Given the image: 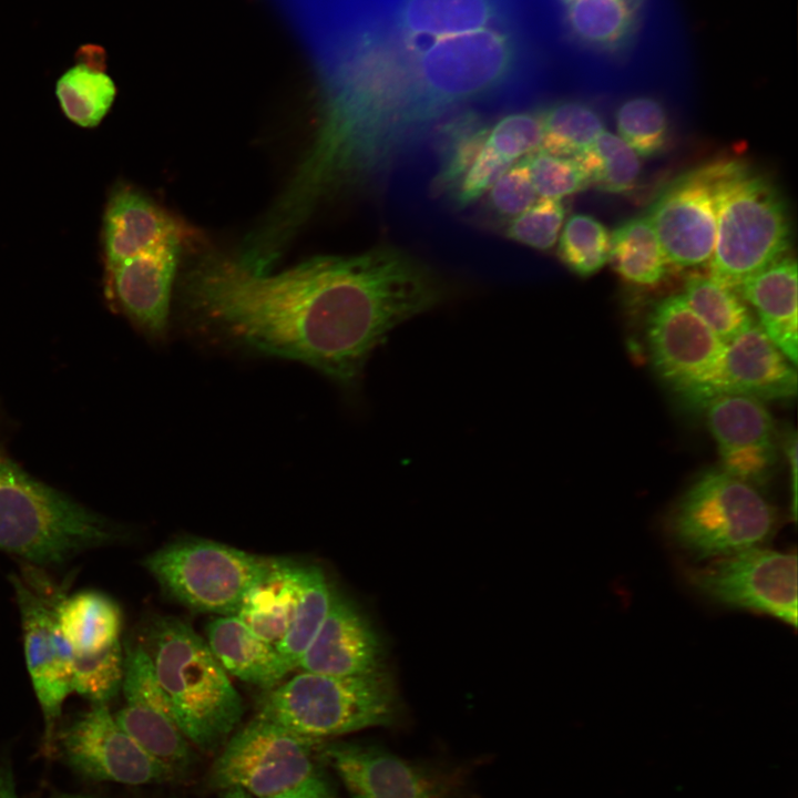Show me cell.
<instances>
[{"label": "cell", "mask_w": 798, "mask_h": 798, "mask_svg": "<svg viewBox=\"0 0 798 798\" xmlns=\"http://www.w3.org/2000/svg\"><path fill=\"white\" fill-rule=\"evenodd\" d=\"M520 45L498 0H401L326 65L313 143L280 194L309 216L344 187L428 157L448 124L524 110Z\"/></svg>", "instance_id": "6da1fadb"}, {"label": "cell", "mask_w": 798, "mask_h": 798, "mask_svg": "<svg viewBox=\"0 0 798 798\" xmlns=\"http://www.w3.org/2000/svg\"><path fill=\"white\" fill-rule=\"evenodd\" d=\"M182 294L232 341L309 365L350 391L389 334L446 295L432 273L390 247L319 256L275 275L207 253L185 274Z\"/></svg>", "instance_id": "7a4b0ae2"}, {"label": "cell", "mask_w": 798, "mask_h": 798, "mask_svg": "<svg viewBox=\"0 0 798 798\" xmlns=\"http://www.w3.org/2000/svg\"><path fill=\"white\" fill-rule=\"evenodd\" d=\"M150 654L173 720L204 753L217 750L235 730L243 702L208 644L191 625L160 616L149 631Z\"/></svg>", "instance_id": "3957f363"}, {"label": "cell", "mask_w": 798, "mask_h": 798, "mask_svg": "<svg viewBox=\"0 0 798 798\" xmlns=\"http://www.w3.org/2000/svg\"><path fill=\"white\" fill-rule=\"evenodd\" d=\"M716 242L710 277L734 289L786 256L790 217L770 178L737 160L714 162Z\"/></svg>", "instance_id": "277c9868"}, {"label": "cell", "mask_w": 798, "mask_h": 798, "mask_svg": "<svg viewBox=\"0 0 798 798\" xmlns=\"http://www.w3.org/2000/svg\"><path fill=\"white\" fill-rule=\"evenodd\" d=\"M115 538L106 518L0 457L1 552L57 565Z\"/></svg>", "instance_id": "5b68a950"}, {"label": "cell", "mask_w": 798, "mask_h": 798, "mask_svg": "<svg viewBox=\"0 0 798 798\" xmlns=\"http://www.w3.org/2000/svg\"><path fill=\"white\" fill-rule=\"evenodd\" d=\"M400 704L388 673L331 676L303 672L266 690L258 716L317 740L376 726H391Z\"/></svg>", "instance_id": "8992f818"}, {"label": "cell", "mask_w": 798, "mask_h": 798, "mask_svg": "<svg viewBox=\"0 0 798 798\" xmlns=\"http://www.w3.org/2000/svg\"><path fill=\"white\" fill-rule=\"evenodd\" d=\"M777 525L775 508L758 489L722 469L697 478L667 519L674 544L696 561L765 546Z\"/></svg>", "instance_id": "52a82bcc"}, {"label": "cell", "mask_w": 798, "mask_h": 798, "mask_svg": "<svg viewBox=\"0 0 798 798\" xmlns=\"http://www.w3.org/2000/svg\"><path fill=\"white\" fill-rule=\"evenodd\" d=\"M277 562L215 541L186 539L150 554L143 565L180 603L224 616L237 613L247 592Z\"/></svg>", "instance_id": "ba28073f"}, {"label": "cell", "mask_w": 798, "mask_h": 798, "mask_svg": "<svg viewBox=\"0 0 798 798\" xmlns=\"http://www.w3.org/2000/svg\"><path fill=\"white\" fill-rule=\"evenodd\" d=\"M319 743L257 715L224 743L208 784L218 790L238 787L258 798L272 796L317 770L314 750Z\"/></svg>", "instance_id": "9c48e42d"}, {"label": "cell", "mask_w": 798, "mask_h": 798, "mask_svg": "<svg viewBox=\"0 0 798 798\" xmlns=\"http://www.w3.org/2000/svg\"><path fill=\"white\" fill-rule=\"evenodd\" d=\"M652 365L674 391L705 405L722 395L726 345L689 307L683 294L658 301L647 319Z\"/></svg>", "instance_id": "30bf717a"}, {"label": "cell", "mask_w": 798, "mask_h": 798, "mask_svg": "<svg viewBox=\"0 0 798 798\" xmlns=\"http://www.w3.org/2000/svg\"><path fill=\"white\" fill-rule=\"evenodd\" d=\"M684 576L717 604L773 616L797 627V555L750 548L687 566Z\"/></svg>", "instance_id": "8fae6325"}, {"label": "cell", "mask_w": 798, "mask_h": 798, "mask_svg": "<svg viewBox=\"0 0 798 798\" xmlns=\"http://www.w3.org/2000/svg\"><path fill=\"white\" fill-rule=\"evenodd\" d=\"M316 749L350 798H459L464 787L459 769L405 759L381 746L321 741Z\"/></svg>", "instance_id": "7c38bea8"}, {"label": "cell", "mask_w": 798, "mask_h": 798, "mask_svg": "<svg viewBox=\"0 0 798 798\" xmlns=\"http://www.w3.org/2000/svg\"><path fill=\"white\" fill-rule=\"evenodd\" d=\"M669 265L709 266L716 242L714 162L667 184L646 214Z\"/></svg>", "instance_id": "4fadbf2b"}, {"label": "cell", "mask_w": 798, "mask_h": 798, "mask_svg": "<svg viewBox=\"0 0 798 798\" xmlns=\"http://www.w3.org/2000/svg\"><path fill=\"white\" fill-rule=\"evenodd\" d=\"M59 738L65 763L90 780L146 785L174 776L121 728L105 704L80 714Z\"/></svg>", "instance_id": "5bb4252c"}, {"label": "cell", "mask_w": 798, "mask_h": 798, "mask_svg": "<svg viewBox=\"0 0 798 798\" xmlns=\"http://www.w3.org/2000/svg\"><path fill=\"white\" fill-rule=\"evenodd\" d=\"M10 580L20 613L27 667L43 714L45 739L50 740L63 703L72 693L73 652L55 622V592L35 590L17 575Z\"/></svg>", "instance_id": "9a60e30c"}, {"label": "cell", "mask_w": 798, "mask_h": 798, "mask_svg": "<svg viewBox=\"0 0 798 798\" xmlns=\"http://www.w3.org/2000/svg\"><path fill=\"white\" fill-rule=\"evenodd\" d=\"M722 470L760 487L777 463L773 418L763 401L741 395H719L704 407Z\"/></svg>", "instance_id": "2e32d148"}, {"label": "cell", "mask_w": 798, "mask_h": 798, "mask_svg": "<svg viewBox=\"0 0 798 798\" xmlns=\"http://www.w3.org/2000/svg\"><path fill=\"white\" fill-rule=\"evenodd\" d=\"M385 648L371 622L354 602L336 590L327 615L297 668L331 676H364L385 672Z\"/></svg>", "instance_id": "e0dca14e"}, {"label": "cell", "mask_w": 798, "mask_h": 798, "mask_svg": "<svg viewBox=\"0 0 798 798\" xmlns=\"http://www.w3.org/2000/svg\"><path fill=\"white\" fill-rule=\"evenodd\" d=\"M170 243L106 267L116 308L149 337H165L172 287L182 248Z\"/></svg>", "instance_id": "ac0fdd59"}, {"label": "cell", "mask_w": 798, "mask_h": 798, "mask_svg": "<svg viewBox=\"0 0 798 798\" xmlns=\"http://www.w3.org/2000/svg\"><path fill=\"white\" fill-rule=\"evenodd\" d=\"M196 239V232L141 191L117 184L111 191L103 216L105 266L158 246Z\"/></svg>", "instance_id": "d6986e66"}, {"label": "cell", "mask_w": 798, "mask_h": 798, "mask_svg": "<svg viewBox=\"0 0 798 798\" xmlns=\"http://www.w3.org/2000/svg\"><path fill=\"white\" fill-rule=\"evenodd\" d=\"M796 366L755 323L726 344L722 395L787 400L797 395Z\"/></svg>", "instance_id": "ffe728a7"}, {"label": "cell", "mask_w": 798, "mask_h": 798, "mask_svg": "<svg viewBox=\"0 0 798 798\" xmlns=\"http://www.w3.org/2000/svg\"><path fill=\"white\" fill-rule=\"evenodd\" d=\"M756 311L759 326L796 366L798 357L797 263L789 254L779 258L736 290Z\"/></svg>", "instance_id": "44dd1931"}, {"label": "cell", "mask_w": 798, "mask_h": 798, "mask_svg": "<svg viewBox=\"0 0 798 798\" xmlns=\"http://www.w3.org/2000/svg\"><path fill=\"white\" fill-rule=\"evenodd\" d=\"M206 632V642L219 664L243 682L269 690L290 672L276 646L236 615L214 618Z\"/></svg>", "instance_id": "7402d4cb"}, {"label": "cell", "mask_w": 798, "mask_h": 798, "mask_svg": "<svg viewBox=\"0 0 798 798\" xmlns=\"http://www.w3.org/2000/svg\"><path fill=\"white\" fill-rule=\"evenodd\" d=\"M645 0H574L564 7L571 38L586 49L621 57L635 43Z\"/></svg>", "instance_id": "603a6c76"}, {"label": "cell", "mask_w": 798, "mask_h": 798, "mask_svg": "<svg viewBox=\"0 0 798 798\" xmlns=\"http://www.w3.org/2000/svg\"><path fill=\"white\" fill-rule=\"evenodd\" d=\"M62 594H54V617L74 654H95L120 642L122 612L112 597L92 590Z\"/></svg>", "instance_id": "cb8c5ba5"}, {"label": "cell", "mask_w": 798, "mask_h": 798, "mask_svg": "<svg viewBox=\"0 0 798 798\" xmlns=\"http://www.w3.org/2000/svg\"><path fill=\"white\" fill-rule=\"evenodd\" d=\"M298 566L278 559L270 573L247 592L235 614L258 636L275 646L286 635L295 613Z\"/></svg>", "instance_id": "d4e9b609"}, {"label": "cell", "mask_w": 798, "mask_h": 798, "mask_svg": "<svg viewBox=\"0 0 798 798\" xmlns=\"http://www.w3.org/2000/svg\"><path fill=\"white\" fill-rule=\"evenodd\" d=\"M114 717L124 732L174 775L194 761L191 743L163 712L141 702L126 700Z\"/></svg>", "instance_id": "484cf974"}, {"label": "cell", "mask_w": 798, "mask_h": 798, "mask_svg": "<svg viewBox=\"0 0 798 798\" xmlns=\"http://www.w3.org/2000/svg\"><path fill=\"white\" fill-rule=\"evenodd\" d=\"M608 262L625 282L642 286L658 284L669 266L646 215L630 218L613 231Z\"/></svg>", "instance_id": "4316f807"}, {"label": "cell", "mask_w": 798, "mask_h": 798, "mask_svg": "<svg viewBox=\"0 0 798 798\" xmlns=\"http://www.w3.org/2000/svg\"><path fill=\"white\" fill-rule=\"evenodd\" d=\"M331 589L323 570L298 566V597L290 626L276 648L290 671L297 668L305 651L321 626L330 605Z\"/></svg>", "instance_id": "83f0119b"}, {"label": "cell", "mask_w": 798, "mask_h": 798, "mask_svg": "<svg viewBox=\"0 0 798 798\" xmlns=\"http://www.w3.org/2000/svg\"><path fill=\"white\" fill-rule=\"evenodd\" d=\"M540 150L559 156L577 157L605 130L595 109L585 102L563 100L541 110Z\"/></svg>", "instance_id": "f1b7e54d"}, {"label": "cell", "mask_w": 798, "mask_h": 798, "mask_svg": "<svg viewBox=\"0 0 798 798\" xmlns=\"http://www.w3.org/2000/svg\"><path fill=\"white\" fill-rule=\"evenodd\" d=\"M683 296L725 345L755 324L739 294L710 276L690 277Z\"/></svg>", "instance_id": "f546056e"}, {"label": "cell", "mask_w": 798, "mask_h": 798, "mask_svg": "<svg viewBox=\"0 0 798 798\" xmlns=\"http://www.w3.org/2000/svg\"><path fill=\"white\" fill-rule=\"evenodd\" d=\"M55 94L70 121L82 127H94L112 106L116 88L103 70L76 63L59 78Z\"/></svg>", "instance_id": "4dcf8cb0"}, {"label": "cell", "mask_w": 798, "mask_h": 798, "mask_svg": "<svg viewBox=\"0 0 798 798\" xmlns=\"http://www.w3.org/2000/svg\"><path fill=\"white\" fill-rule=\"evenodd\" d=\"M575 158L584 170L589 185L605 193L628 192L640 176L638 155L618 135L606 130Z\"/></svg>", "instance_id": "1f68e13d"}, {"label": "cell", "mask_w": 798, "mask_h": 798, "mask_svg": "<svg viewBox=\"0 0 798 798\" xmlns=\"http://www.w3.org/2000/svg\"><path fill=\"white\" fill-rule=\"evenodd\" d=\"M615 121L618 136L638 156H655L668 142V117L662 103L654 98L626 100L616 110Z\"/></svg>", "instance_id": "d6a6232c"}, {"label": "cell", "mask_w": 798, "mask_h": 798, "mask_svg": "<svg viewBox=\"0 0 798 798\" xmlns=\"http://www.w3.org/2000/svg\"><path fill=\"white\" fill-rule=\"evenodd\" d=\"M611 234L591 215L575 214L565 223L557 248L561 262L574 274L587 277L607 262Z\"/></svg>", "instance_id": "836d02e7"}, {"label": "cell", "mask_w": 798, "mask_h": 798, "mask_svg": "<svg viewBox=\"0 0 798 798\" xmlns=\"http://www.w3.org/2000/svg\"><path fill=\"white\" fill-rule=\"evenodd\" d=\"M124 655L120 642L90 655L73 653L71 687L93 705L108 704L122 687Z\"/></svg>", "instance_id": "e575fe53"}, {"label": "cell", "mask_w": 798, "mask_h": 798, "mask_svg": "<svg viewBox=\"0 0 798 798\" xmlns=\"http://www.w3.org/2000/svg\"><path fill=\"white\" fill-rule=\"evenodd\" d=\"M541 141V110H521L507 113L490 124L484 143L514 163L540 150Z\"/></svg>", "instance_id": "d590c367"}, {"label": "cell", "mask_w": 798, "mask_h": 798, "mask_svg": "<svg viewBox=\"0 0 798 798\" xmlns=\"http://www.w3.org/2000/svg\"><path fill=\"white\" fill-rule=\"evenodd\" d=\"M530 176L536 192L543 198H556L577 193L589 185L580 162L538 150L526 156Z\"/></svg>", "instance_id": "8d00e7d4"}, {"label": "cell", "mask_w": 798, "mask_h": 798, "mask_svg": "<svg viewBox=\"0 0 798 798\" xmlns=\"http://www.w3.org/2000/svg\"><path fill=\"white\" fill-rule=\"evenodd\" d=\"M565 218L562 200L541 198L515 216L507 227V237L532 248H551Z\"/></svg>", "instance_id": "74e56055"}, {"label": "cell", "mask_w": 798, "mask_h": 798, "mask_svg": "<svg viewBox=\"0 0 798 798\" xmlns=\"http://www.w3.org/2000/svg\"><path fill=\"white\" fill-rule=\"evenodd\" d=\"M122 689L125 700L147 704L173 719L167 696L144 646L135 645L126 648Z\"/></svg>", "instance_id": "f35d334b"}, {"label": "cell", "mask_w": 798, "mask_h": 798, "mask_svg": "<svg viewBox=\"0 0 798 798\" xmlns=\"http://www.w3.org/2000/svg\"><path fill=\"white\" fill-rule=\"evenodd\" d=\"M489 206L500 217H515L536 202L524 157L512 164L490 187Z\"/></svg>", "instance_id": "ab89813d"}, {"label": "cell", "mask_w": 798, "mask_h": 798, "mask_svg": "<svg viewBox=\"0 0 798 798\" xmlns=\"http://www.w3.org/2000/svg\"><path fill=\"white\" fill-rule=\"evenodd\" d=\"M512 164L514 163L484 143L459 182L451 200L459 207L471 204L483 195Z\"/></svg>", "instance_id": "60d3db41"}, {"label": "cell", "mask_w": 798, "mask_h": 798, "mask_svg": "<svg viewBox=\"0 0 798 798\" xmlns=\"http://www.w3.org/2000/svg\"><path fill=\"white\" fill-rule=\"evenodd\" d=\"M264 798H338L335 789L317 769L301 782Z\"/></svg>", "instance_id": "b9f144b4"}, {"label": "cell", "mask_w": 798, "mask_h": 798, "mask_svg": "<svg viewBox=\"0 0 798 798\" xmlns=\"http://www.w3.org/2000/svg\"><path fill=\"white\" fill-rule=\"evenodd\" d=\"M78 63L85 64L92 69L104 70L105 53L103 49L94 44H85L81 47L76 53Z\"/></svg>", "instance_id": "7bdbcfd3"}, {"label": "cell", "mask_w": 798, "mask_h": 798, "mask_svg": "<svg viewBox=\"0 0 798 798\" xmlns=\"http://www.w3.org/2000/svg\"><path fill=\"white\" fill-rule=\"evenodd\" d=\"M0 798H18L14 777L9 763L0 764Z\"/></svg>", "instance_id": "ee69618b"}, {"label": "cell", "mask_w": 798, "mask_h": 798, "mask_svg": "<svg viewBox=\"0 0 798 798\" xmlns=\"http://www.w3.org/2000/svg\"><path fill=\"white\" fill-rule=\"evenodd\" d=\"M221 798H250L249 794L238 787H231L222 790Z\"/></svg>", "instance_id": "f6af8a7d"}, {"label": "cell", "mask_w": 798, "mask_h": 798, "mask_svg": "<svg viewBox=\"0 0 798 798\" xmlns=\"http://www.w3.org/2000/svg\"><path fill=\"white\" fill-rule=\"evenodd\" d=\"M57 798H96V797L88 796V795H66V794H64V795H60Z\"/></svg>", "instance_id": "bcb514c9"}, {"label": "cell", "mask_w": 798, "mask_h": 798, "mask_svg": "<svg viewBox=\"0 0 798 798\" xmlns=\"http://www.w3.org/2000/svg\"><path fill=\"white\" fill-rule=\"evenodd\" d=\"M572 1H574V0H560V2H561L563 6H565V4H567V3L572 2Z\"/></svg>", "instance_id": "7dc6e473"}]
</instances>
